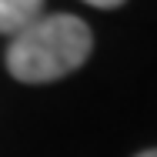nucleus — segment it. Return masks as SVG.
<instances>
[{"label":"nucleus","mask_w":157,"mask_h":157,"mask_svg":"<svg viewBox=\"0 0 157 157\" xmlns=\"http://www.w3.org/2000/svg\"><path fill=\"white\" fill-rule=\"evenodd\" d=\"M94 50L90 27L74 13H50L10 37L7 70L20 84H54L74 74Z\"/></svg>","instance_id":"f257e3e1"},{"label":"nucleus","mask_w":157,"mask_h":157,"mask_svg":"<svg viewBox=\"0 0 157 157\" xmlns=\"http://www.w3.org/2000/svg\"><path fill=\"white\" fill-rule=\"evenodd\" d=\"M44 0H0V33L17 37L44 13Z\"/></svg>","instance_id":"f03ea898"},{"label":"nucleus","mask_w":157,"mask_h":157,"mask_svg":"<svg viewBox=\"0 0 157 157\" xmlns=\"http://www.w3.org/2000/svg\"><path fill=\"white\" fill-rule=\"evenodd\" d=\"M84 3H90V7H100V10H114V7H124L127 0H84Z\"/></svg>","instance_id":"7ed1b4c3"},{"label":"nucleus","mask_w":157,"mask_h":157,"mask_svg":"<svg viewBox=\"0 0 157 157\" xmlns=\"http://www.w3.org/2000/svg\"><path fill=\"white\" fill-rule=\"evenodd\" d=\"M137 157H157V147H154V151H140Z\"/></svg>","instance_id":"20e7f679"}]
</instances>
